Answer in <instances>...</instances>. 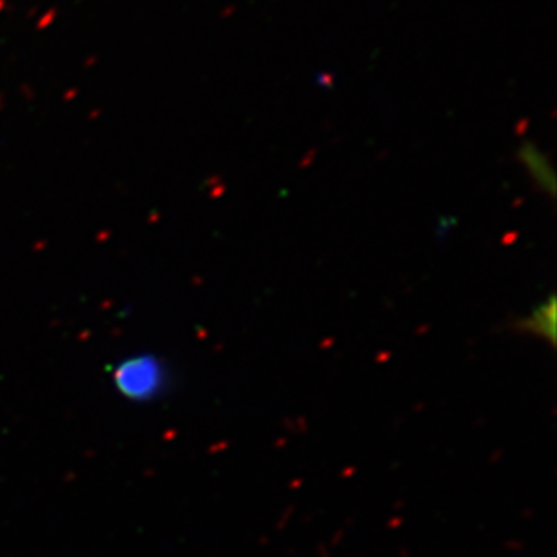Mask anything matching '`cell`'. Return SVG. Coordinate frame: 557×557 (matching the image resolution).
<instances>
[{
  "instance_id": "obj_1",
  "label": "cell",
  "mask_w": 557,
  "mask_h": 557,
  "mask_svg": "<svg viewBox=\"0 0 557 557\" xmlns=\"http://www.w3.org/2000/svg\"><path fill=\"white\" fill-rule=\"evenodd\" d=\"M117 383L131 397L148 399L163 388L164 370L156 359H134L131 363L123 364L117 372Z\"/></svg>"
},
{
  "instance_id": "obj_2",
  "label": "cell",
  "mask_w": 557,
  "mask_h": 557,
  "mask_svg": "<svg viewBox=\"0 0 557 557\" xmlns=\"http://www.w3.org/2000/svg\"><path fill=\"white\" fill-rule=\"evenodd\" d=\"M520 331L543 337L554 345L556 342V300L553 296L547 301H543L542 306L532 310L531 315H527L520 321Z\"/></svg>"
}]
</instances>
